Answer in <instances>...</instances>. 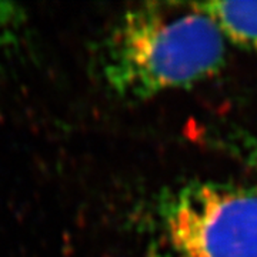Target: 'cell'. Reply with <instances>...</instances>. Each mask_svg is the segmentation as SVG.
I'll return each mask as SVG.
<instances>
[{
    "instance_id": "cell-4",
    "label": "cell",
    "mask_w": 257,
    "mask_h": 257,
    "mask_svg": "<svg viewBox=\"0 0 257 257\" xmlns=\"http://www.w3.org/2000/svg\"><path fill=\"white\" fill-rule=\"evenodd\" d=\"M229 147L237 155L240 160L257 175V136L256 135H233L229 136Z\"/></svg>"
},
{
    "instance_id": "cell-1",
    "label": "cell",
    "mask_w": 257,
    "mask_h": 257,
    "mask_svg": "<svg viewBox=\"0 0 257 257\" xmlns=\"http://www.w3.org/2000/svg\"><path fill=\"white\" fill-rule=\"evenodd\" d=\"M227 42L194 5L147 3L124 12L101 37L97 77L123 100L140 101L187 89L221 70Z\"/></svg>"
},
{
    "instance_id": "cell-3",
    "label": "cell",
    "mask_w": 257,
    "mask_h": 257,
    "mask_svg": "<svg viewBox=\"0 0 257 257\" xmlns=\"http://www.w3.org/2000/svg\"><path fill=\"white\" fill-rule=\"evenodd\" d=\"M216 23L226 42L257 53V2L193 3Z\"/></svg>"
},
{
    "instance_id": "cell-2",
    "label": "cell",
    "mask_w": 257,
    "mask_h": 257,
    "mask_svg": "<svg viewBox=\"0 0 257 257\" xmlns=\"http://www.w3.org/2000/svg\"><path fill=\"white\" fill-rule=\"evenodd\" d=\"M155 216L167 257H257V189L187 182L160 196Z\"/></svg>"
}]
</instances>
